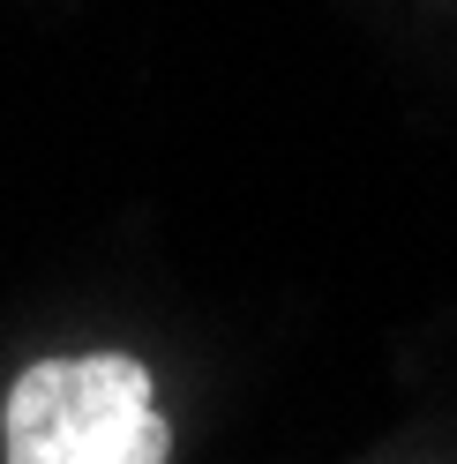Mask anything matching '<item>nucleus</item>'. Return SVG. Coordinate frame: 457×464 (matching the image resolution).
<instances>
[{"label": "nucleus", "mask_w": 457, "mask_h": 464, "mask_svg": "<svg viewBox=\"0 0 457 464\" xmlns=\"http://www.w3.org/2000/svg\"><path fill=\"white\" fill-rule=\"evenodd\" d=\"M173 427L128 353L31 360L0 404V464H165Z\"/></svg>", "instance_id": "f257e3e1"}]
</instances>
